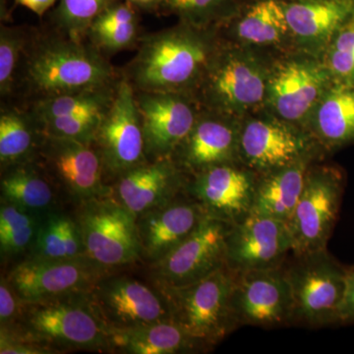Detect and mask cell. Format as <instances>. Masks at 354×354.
<instances>
[{"instance_id": "obj_1", "label": "cell", "mask_w": 354, "mask_h": 354, "mask_svg": "<svg viewBox=\"0 0 354 354\" xmlns=\"http://www.w3.org/2000/svg\"><path fill=\"white\" fill-rule=\"evenodd\" d=\"M121 78V68L87 39L70 38L44 24L34 28L11 102L27 106L55 95L115 85Z\"/></svg>"}, {"instance_id": "obj_2", "label": "cell", "mask_w": 354, "mask_h": 354, "mask_svg": "<svg viewBox=\"0 0 354 354\" xmlns=\"http://www.w3.org/2000/svg\"><path fill=\"white\" fill-rule=\"evenodd\" d=\"M221 43L216 28L201 29L178 22L144 32L136 55L121 72L134 91L192 95Z\"/></svg>"}, {"instance_id": "obj_3", "label": "cell", "mask_w": 354, "mask_h": 354, "mask_svg": "<svg viewBox=\"0 0 354 354\" xmlns=\"http://www.w3.org/2000/svg\"><path fill=\"white\" fill-rule=\"evenodd\" d=\"M274 57L221 41L192 95L202 109L239 120L264 111Z\"/></svg>"}, {"instance_id": "obj_4", "label": "cell", "mask_w": 354, "mask_h": 354, "mask_svg": "<svg viewBox=\"0 0 354 354\" xmlns=\"http://www.w3.org/2000/svg\"><path fill=\"white\" fill-rule=\"evenodd\" d=\"M15 328L55 353L70 349L109 353V328L97 313L90 291L23 302Z\"/></svg>"}, {"instance_id": "obj_5", "label": "cell", "mask_w": 354, "mask_h": 354, "mask_svg": "<svg viewBox=\"0 0 354 354\" xmlns=\"http://www.w3.org/2000/svg\"><path fill=\"white\" fill-rule=\"evenodd\" d=\"M285 268L292 293V326L311 329L337 326L348 268L339 264L328 249L292 255Z\"/></svg>"}, {"instance_id": "obj_6", "label": "cell", "mask_w": 354, "mask_h": 354, "mask_svg": "<svg viewBox=\"0 0 354 354\" xmlns=\"http://www.w3.org/2000/svg\"><path fill=\"white\" fill-rule=\"evenodd\" d=\"M234 272L225 267L191 285L160 288L169 299L171 320L213 349L239 329L232 308Z\"/></svg>"}, {"instance_id": "obj_7", "label": "cell", "mask_w": 354, "mask_h": 354, "mask_svg": "<svg viewBox=\"0 0 354 354\" xmlns=\"http://www.w3.org/2000/svg\"><path fill=\"white\" fill-rule=\"evenodd\" d=\"M321 58L293 50L274 58L265 111L305 129L314 109L334 84Z\"/></svg>"}, {"instance_id": "obj_8", "label": "cell", "mask_w": 354, "mask_h": 354, "mask_svg": "<svg viewBox=\"0 0 354 354\" xmlns=\"http://www.w3.org/2000/svg\"><path fill=\"white\" fill-rule=\"evenodd\" d=\"M346 188V174L335 165L314 162L288 225L292 237V255L327 249Z\"/></svg>"}, {"instance_id": "obj_9", "label": "cell", "mask_w": 354, "mask_h": 354, "mask_svg": "<svg viewBox=\"0 0 354 354\" xmlns=\"http://www.w3.org/2000/svg\"><path fill=\"white\" fill-rule=\"evenodd\" d=\"M74 216L88 259L111 271L143 260L136 216L111 195L84 203Z\"/></svg>"}, {"instance_id": "obj_10", "label": "cell", "mask_w": 354, "mask_h": 354, "mask_svg": "<svg viewBox=\"0 0 354 354\" xmlns=\"http://www.w3.org/2000/svg\"><path fill=\"white\" fill-rule=\"evenodd\" d=\"M310 156L327 155L306 130L279 120L265 109L242 118L239 162L258 176Z\"/></svg>"}, {"instance_id": "obj_11", "label": "cell", "mask_w": 354, "mask_h": 354, "mask_svg": "<svg viewBox=\"0 0 354 354\" xmlns=\"http://www.w3.org/2000/svg\"><path fill=\"white\" fill-rule=\"evenodd\" d=\"M37 160L60 197L79 207L111 195L101 156L93 144L44 135Z\"/></svg>"}, {"instance_id": "obj_12", "label": "cell", "mask_w": 354, "mask_h": 354, "mask_svg": "<svg viewBox=\"0 0 354 354\" xmlns=\"http://www.w3.org/2000/svg\"><path fill=\"white\" fill-rule=\"evenodd\" d=\"M230 225L213 216H205L185 241L151 264V281L160 288H181L225 267Z\"/></svg>"}, {"instance_id": "obj_13", "label": "cell", "mask_w": 354, "mask_h": 354, "mask_svg": "<svg viewBox=\"0 0 354 354\" xmlns=\"http://www.w3.org/2000/svg\"><path fill=\"white\" fill-rule=\"evenodd\" d=\"M93 145L101 156L111 186L118 177L149 160L134 88L123 76Z\"/></svg>"}, {"instance_id": "obj_14", "label": "cell", "mask_w": 354, "mask_h": 354, "mask_svg": "<svg viewBox=\"0 0 354 354\" xmlns=\"http://www.w3.org/2000/svg\"><path fill=\"white\" fill-rule=\"evenodd\" d=\"M232 308L239 328L291 327L293 300L285 264L271 269L234 272Z\"/></svg>"}, {"instance_id": "obj_15", "label": "cell", "mask_w": 354, "mask_h": 354, "mask_svg": "<svg viewBox=\"0 0 354 354\" xmlns=\"http://www.w3.org/2000/svg\"><path fill=\"white\" fill-rule=\"evenodd\" d=\"M91 299L109 330H127L171 320L164 291L128 276L104 277L90 291ZM172 321V320H171Z\"/></svg>"}, {"instance_id": "obj_16", "label": "cell", "mask_w": 354, "mask_h": 354, "mask_svg": "<svg viewBox=\"0 0 354 354\" xmlns=\"http://www.w3.org/2000/svg\"><path fill=\"white\" fill-rule=\"evenodd\" d=\"M111 272L86 256L70 259L26 257L6 278L23 302H35L91 291Z\"/></svg>"}, {"instance_id": "obj_17", "label": "cell", "mask_w": 354, "mask_h": 354, "mask_svg": "<svg viewBox=\"0 0 354 354\" xmlns=\"http://www.w3.org/2000/svg\"><path fill=\"white\" fill-rule=\"evenodd\" d=\"M149 160L171 158L202 108L188 93L134 91Z\"/></svg>"}, {"instance_id": "obj_18", "label": "cell", "mask_w": 354, "mask_h": 354, "mask_svg": "<svg viewBox=\"0 0 354 354\" xmlns=\"http://www.w3.org/2000/svg\"><path fill=\"white\" fill-rule=\"evenodd\" d=\"M257 180L241 162L216 165L188 176L185 193L207 215L234 225L252 213Z\"/></svg>"}, {"instance_id": "obj_19", "label": "cell", "mask_w": 354, "mask_h": 354, "mask_svg": "<svg viewBox=\"0 0 354 354\" xmlns=\"http://www.w3.org/2000/svg\"><path fill=\"white\" fill-rule=\"evenodd\" d=\"M292 254V237L285 221L251 213L230 225L227 267L234 272L281 267Z\"/></svg>"}, {"instance_id": "obj_20", "label": "cell", "mask_w": 354, "mask_h": 354, "mask_svg": "<svg viewBox=\"0 0 354 354\" xmlns=\"http://www.w3.org/2000/svg\"><path fill=\"white\" fill-rule=\"evenodd\" d=\"M241 121L202 109L194 127L172 153V160L187 176L216 165L241 162Z\"/></svg>"}, {"instance_id": "obj_21", "label": "cell", "mask_w": 354, "mask_h": 354, "mask_svg": "<svg viewBox=\"0 0 354 354\" xmlns=\"http://www.w3.org/2000/svg\"><path fill=\"white\" fill-rule=\"evenodd\" d=\"M225 43L278 57L295 50L283 0H256L241 6L218 28Z\"/></svg>"}, {"instance_id": "obj_22", "label": "cell", "mask_w": 354, "mask_h": 354, "mask_svg": "<svg viewBox=\"0 0 354 354\" xmlns=\"http://www.w3.org/2000/svg\"><path fill=\"white\" fill-rule=\"evenodd\" d=\"M188 176L171 158L148 160L111 184V197L138 218L185 193Z\"/></svg>"}, {"instance_id": "obj_23", "label": "cell", "mask_w": 354, "mask_h": 354, "mask_svg": "<svg viewBox=\"0 0 354 354\" xmlns=\"http://www.w3.org/2000/svg\"><path fill=\"white\" fill-rule=\"evenodd\" d=\"M206 216L199 203L186 193L140 215L136 220L143 260L151 265L165 258L196 230Z\"/></svg>"}, {"instance_id": "obj_24", "label": "cell", "mask_w": 354, "mask_h": 354, "mask_svg": "<svg viewBox=\"0 0 354 354\" xmlns=\"http://www.w3.org/2000/svg\"><path fill=\"white\" fill-rule=\"evenodd\" d=\"M295 50L322 59L335 34L354 17V0H283Z\"/></svg>"}, {"instance_id": "obj_25", "label": "cell", "mask_w": 354, "mask_h": 354, "mask_svg": "<svg viewBox=\"0 0 354 354\" xmlns=\"http://www.w3.org/2000/svg\"><path fill=\"white\" fill-rule=\"evenodd\" d=\"M305 129L326 155L354 145V85L333 84L314 109Z\"/></svg>"}, {"instance_id": "obj_26", "label": "cell", "mask_w": 354, "mask_h": 354, "mask_svg": "<svg viewBox=\"0 0 354 354\" xmlns=\"http://www.w3.org/2000/svg\"><path fill=\"white\" fill-rule=\"evenodd\" d=\"M212 351L174 321L149 324L127 330H109V353L187 354Z\"/></svg>"}, {"instance_id": "obj_27", "label": "cell", "mask_w": 354, "mask_h": 354, "mask_svg": "<svg viewBox=\"0 0 354 354\" xmlns=\"http://www.w3.org/2000/svg\"><path fill=\"white\" fill-rule=\"evenodd\" d=\"M323 158L310 156L283 169L258 176L252 213L288 223L304 190L309 167Z\"/></svg>"}, {"instance_id": "obj_28", "label": "cell", "mask_w": 354, "mask_h": 354, "mask_svg": "<svg viewBox=\"0 0 354 354\" xmlns=\"http://www.w3.org/2000/svg\"><path fill=\"white\" fill-rule=\"evenodd\" d=\"M0 193L2 203L36 215L59 209V193L37 158L2 169Z\"/></svg>"}, {"instance_id": "obj_29", "label": "cell", "mask_w": 354, "mask_h": 354, "mask_svg": "<svg viewBox=\"0 0 354 354\" xmlns=\"http://www.w3.org/2000/svg\"><path fill=\"white\" fill-rule=\"evenodd\" d=\"M44 133L25 104L1 102L0 106V169L36 160Z\"/></svg>"}, {"instance_id": "obj_30", "label": "cell", "mask_w": 354, "mask_h": 354, "mask_svg": "<svg viewBox=\"0 0 354 354\" xmlns=\"http://www.w3.org/2000/svg\"><path fill=\"white\" fill-rule=\"evenodd\" d=\"M140 11L118 0L102 11L88 28L86 39L106 57L138 48L142 32Z\"/></svg>"}, {"instance_id": "obj_31", "label": "cell", "mask_w": 354, "mask_h": 354, "mask_svg": "<svg viewBox=\"0 0 354 354\" xmlns=\"http://www.w3.org/2000/svg\"><path fill=\"white\" fill-rule=\"evenodd\" d=\"M120 82L113 86L46 97L27 104V106L36 116L39 124L48 120H69L83 116H102L111 108Z\"/></svg>"}, {"instance_id": "obj_32", "label": "cell", "mask_w": 354, "mask_h": 354, "mask_svg": "<svg viewBox=\"0 0 354 354\" xmlns=\"http://www.w3.org/2000/svg\"><path fill=\"white\" fill-rule=\"evenodd\" d=\"M83 256L85 250L75 216L55 209L41 218L36 241L26 257L70 259Z\"/></svg>"}, {"instance_id": "obj_33", "label": "cell", "mask_w": 354, "mask_h": 354, "mask_svg": "<svg viewBox=\"0 0 354 354\" xmlns=\"http://www.w3.org/2000/svg\"><path fill=\"white\" fill-rule=\"evenodd\" d=\"M237 0H162L158 15H174L178 22L218 29L241 8Z\"/></svg>"}, {"instance_id": "obj_34", "label": "cell", "mask_w": 354, "mask_h": 354, "mask_svg": "<svg viewBox=\"0 0 354 354\" xmlns=\"http://www.w3.org/2000/svg\"><path fill=\"white\" fill-rule=\"evenodd\" d=\"M32 26L0 27V97L11 102L17 91L18 78L28 44L34 32Z\"/></svg>"}, {"instance_id": "obj_35", "label": "cell", "mask_w": 354, "mask_h": 354, "mask_svg": "<svg viewBox=\"0 0 354 354\" xmlns=\"http://www.w3.org/2000/svg\"><path fill=\"white\" fill-rule=\"evenodd\" d=\"M118 0H59L46 24L70 38L86 39L95 18Z\"/></svg>"}, {"instance_id": "obj_36", "label": "cell", "mask_w": 354, "mask_h": 354, "mask_svg": "<svg viewBox=\"0 0 354 354\" xmlns=\"http://www.w3.org/2000/svg\"><path fill=\"white\" fill-rule=\"evenodd\" d=\"M322 60L335 83L354 85V17L335 34Z\"/></svg>"}, {"instance_id": "obj_37", "label": "cell", "mask_w": 354, "mask_h": 354, "mask_svg": "<svg viewBox=\"0 0 354 354\" xmlns=\"http://www.w3.org/2000/svg\"><path fill=\"white\" fill-rule=\"evenodd\" d=\"M43 216H32L0 232V252L2 258L29 253L36 241L39 223Z\"/></svg>"}, {"instance_id": "obj_38", "label": "cell", "mask_w": 354, "mask_h": 354, "mask_svg": "<svg viewBox=\"0 0 354 354\" xmlns=\"http://www.w3.org/2000/svg\"><path fill=\"white\" fill-rule=\"evenodd\" d=\"M55 351L31 341L15 328L0 327V354H53Z\"/></svg>"}, {"instance_id": "obj_39", "label": "cell", "mask_w": 354, "mask_h": 354, "mask_svg": "<svg viewBox=\"0 0 354 354\" xmlns=\"http://www.w3.org/2000/svg\"><path fill=\"white\" fill-rule=\"evenodd\" d=\"M23 301L7 281L1 276L0 281V327H10L19 320Z\"/></svg>"}, {"instance_id": "obj_40", "label": "cell", "mask_w": 354, "mask_h": 354, "mask_svg": "<svg viewBox=\"0 0 354 354\" xmlns=\"http://www.w3.org/2000/svg\"><path fill=\"white\" fill-rule=\"evenodd\" d=\"M354 324V267L348 268L346 290L339 305L337 326Z\"/></svg>"}, {"instance_id": "obj_41", "label": "cell", "mask_w": 354, "mask_h": 354, "mask_svg": "<svg viewBox=\"0 0 354 354\" xmlns=\"http://www.w3.org/2000/svg\"><path fill=\"white\" fill-rule=\"evenodd\" d=\"M14 1L17 6L26 7L41 18L51 7L57 3L58 0H14Z\"/></svg>"}, {"instance_id": "obj_42", "label": "cell", "mask_w": 354, "mask_h": 354, "mask_svg": "<svg viewBox=\"0 0 354 354\" xmlns=\"http://www.w3.org/2000/svg\"><path fill=\"white\" fill-rule=\"evenodd\" d=\"M140 12L157 14L160 11L162 0H125Z\"/></svg>"}, {"instance_id": "obj_43", "label": "cell", "mask_w": 354, "mask_h": 354, "mask_svg": "<svg viewBox=\"0 0 354 354\" xmlns=\"http://www.w3.org/2000/svg\"><path fill=\"white\" fill-rule=\"evenodd\" d=\"M241 6L243 4L250 3V2L256 1V0H237Z\"/></svg>"}]
</instances>
